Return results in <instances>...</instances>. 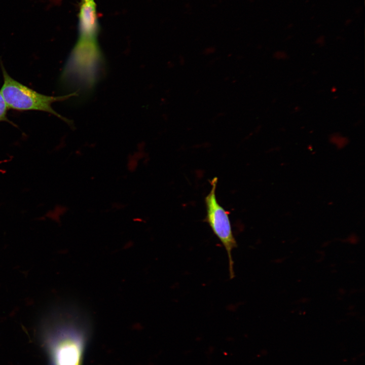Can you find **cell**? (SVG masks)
<instances>
[{
    "label": "cell",
    "mask_w": 365,
    "mask_h": 365,
    "mask_svg": "<svg viewBox=\"0 0 365 365\" xmlns=\"http://www.w3.org/2000/svg\"><path fill=\"white\" fill-rule=\"evenodd\" d=\"M8 108L6 102L0 93V121H8L6 117Z\"/></svg>",
    "instance_id": "4"
},
{
    "label": "cell",
    "mask_w": 365,
    "mask_h": 365,
    "mask_svg": "<svg viewBox=\"0 0 365 365\" xmlns=\"http://www.w3.org/2000/svg\"><path fill=\"white\" fill-rule=\"evenodd\" d=\"M4 83L1 93L9 108L19 111L35 110L50 113L64 120L52 108L51 104L56 101L66 99L74 93L61 96L44 95L27 87L12 78L3 67Z\"/></svg>",
    "instance_id": "1"
},
{
    "label": "cell",
    "mask_w": 365,
    "mask_h": 365,
    "mask_svg": "<svg viewBox=\"0 0 365 365\" xmlns=\"http://www.w3.org/2000/svg\"><path fill=\"white\" fill-rule=\"evenodd\" d=\"M99 29L94 0H81L78 22L80 38L96 39Z\"/></svg>",
    "instance_id": "3"
},
{
    "label": "cell",
    "mask_w": 365,
    "mask_h": 365,
    "mask_svg": "<svg viewBox=\"0 0 365 365\" xmlns=\"http://www.w3.org/2000/svg\"><path fill=\"white\" fill-rule=\"evenodd\" d=\"M217 182L216 177L211 180V188L205 198V220L226 249L228 258L230 278L232 279L235 277V273L232 252L237 247V243L232 230L229 212L220 204L216 199Z\"/></svg>",
    "instance_id": "2"
}]
</instances>
